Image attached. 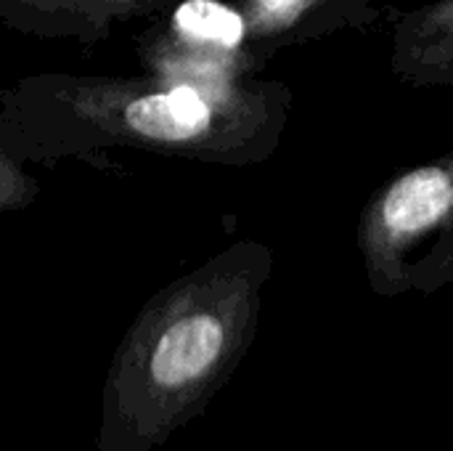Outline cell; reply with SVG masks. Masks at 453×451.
<instances>
[{"label": "cell", "mask_w": 453, "mask_h": 451, "mask_svg": "<svg viewBox=\"0 0 453 451\" xmlns=\"http://www.w3.org/2000/svg\"><path fill=\"white\" fill-rule=\"evenodd\" d=\"M265 61L273 51L311 43L345 29L372 27L398 0H231Z\"/></svg>", "instance_id": "5"}, {"label": "cell", "mask_w": 453, "mask_h": 451, "mask_svg": "<svg viewBox=\"0 0 453 451\" xmlns=\"http://www.w3.org/2000/svg\"><path fill=\"white\" fill-rule=\"evenodd\" d=\"M390 69L411 88L453 85V0H430L398 19Z\"/></svg>", "instance_id": "6"}, {"label": "cell", "mask_w": 453, "mask_h": 451, "mask_svg": "<svg viewBox=\"0 0 453 451\" xmlns=\"http://www.w3.org/2000/svg\"><path fill=\"white\" fill-rule=\"evenodd\" d=\"M170 3H175V0H165V8H167V5H170Z\"/></svg>", "instance_id": "9"}, {"label": "cell", "mask_w": 453, "mask_h": 451, "mask_svg": "<svg viewBox=\"0 0 453 451\" xmlns=\"http://www.w3.org/2000/svg\"><path fill=\"white\" fill-rule=\"evenodd\" d=\"M40 194L37 181L27 173L24 159L0 138V213L29 207Z\"/></svg>", "instance_id": "8"}, {"label": "cell", "mask_w": 453, "mask_h": 451, "mask_svg": "<svg viewBox=\"0 0 453 451\" xmlns=\"http://www.w3.org/2000/svg\"><path fill=\"white\" fill-rule=\"evenodd\" d=\"M165 0H0V16L29 24H56V32L82 40L106 35L114 21H127L162 11Z\"/></svg>", "instance_id": "7"}, {"label": "cell", "mask_w": 453, "mask_h": 451, "mask_svg": "<svg viewBox=\"0 0 453 451\" xmlns=\"http://www.w3.org/2000/svg\"><path fill=\"white\" fill-rule=\"evenodd\" d=\"M358 250L380 295L453 284V152L401 170L366 202Z\"/></svg>", "instance_id": "3"}, {"label": "cell", "mask_w": 453, "mask_h": 451, "mask_svg": "<svg viewBox=\"0 0 453 451\" xmlns=\"http://www.w3.org/2000/svg\"><path fill=\"white\" fill-rule=\"evenodd\" d=\"M151 77L170 82H236L263 64L247 21L231 0H175L167 19L141 40Z\"/></svg>", "instance_id": "4"}, {"label": "cell", "mask_w": 453, "mask_h": 451, "mask_svg": "<svg viewBox=\"0 0 453 451\" xmlns=\"http://www.w3.org/2000/svg\"><path fill=\"white\" fill-rule=\"evenodd\" d=\"M284 82H170L40 72L0 88V138L24 162L90 157L114 146L212 165L268 159L289 122Z\"/></svg>", "instance_id": "1"}, {"label": "cell", "mask_w": 453, "mask_h": 451, "mask_svg": "<svg viewBox=\"0 0 453 451\" xmlns=\"http://www.w3.org/2000/svg\"><path fill=\"white\" fill-rule=\"evenodd\" d=\"M273 253L239 239L159 290L106 372L96 451H151L220 388L252 340Z\"/></svg>", "instance_id": "2"}]
</instances>
